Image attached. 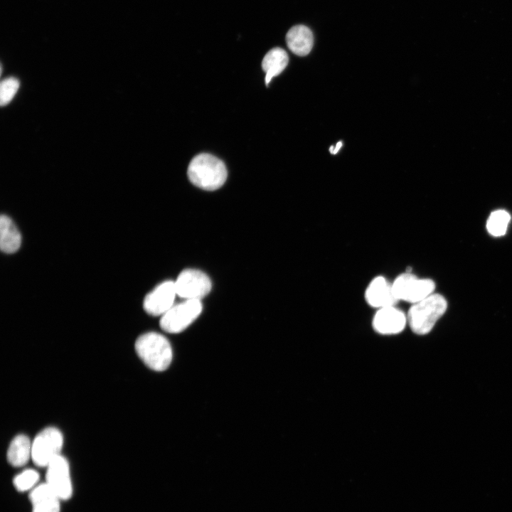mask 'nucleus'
Segmentation results:
<instances>
[{
  "instance_id": "obj_20",
  "label": "nucleus",
  "mask_w": 512,
  "mask_h": 512,
  "mask_svg": "<svg viewBox=\"0 0 512 512\" xmlns=\"http://www.w3.org/2000/svg\"><path fill=\"white\" fill-rule=\"evenodd\" d=\"M342 144H343L342 142H341V141L338 142L335 146H331L329 148V151L332 154H336L338 151V150L341 148Z\"/></svg>"
},
{
  "instance_id": "obj_6",
  "label": "nucleus",
  "mask_w": 512,
  "mask_h": 512,
  "mask_svg": "<svg viewBox=\"0 0 512 512\" xmlns=\"http://www.w3.org/2000/svg\"><path fill=\"white\" fill-rule=\"evenodd\" d=\"M201 311L202 304L200 300L184 299L161 316L160 326L170 334L181 332L200 315Z\"/></svg>"
},
{
  "instance_id": "obj_7",
  "label": "nucleus",
  "mask_w": 512,
  "mask_h": 512,
  "mask_svg": "<svg viewBox=\"0 0 512 512\" xmlns=\"http://www.w3.org/2000/svg\"><path fill=\"white\" fill-rule=\"evenodd\" d=\"M177 296L184 299L200 300L211 289V282L203 272L186 269L182 271L175 282Z\"/></svg>"
},
{
  "instance_id": "obj_9",
  "label": "nucleus",
  "mask_w": 512,
  "mask_h": 512,
  "mask_svg": "<svg viewBox=\"0 0 512 512\" xmlns=\"http://www.w3.org/2000/svg\"><path fill=\"white\" fill-rule=\"evenodd\" d=\"M176 296L175 282H164L146 296L144 309L150 315L161 316L174 305Z\"/></svg>"
},
{
  "instance_id": "obj_3",
  "label": "nucleus",
  "mask_w": 512,
  "mask_h": 512,
  "mask_svg": "<svg viewBox=\"0 0 512 512\" xmlns=\"http://www.w3.org/2000/svg\"><path fill=\"white\" fill-rule=\"evenodd\" d=\"M136 353L144 364L156 371L166 370L172 360V349L168 339L156 332L141 335L135 342Z\"/></svg>"
},
{
  "instance_id": "obj_2",
  "label": "nucleus",
  "mask_w": 512,
  "mask_h": 512,
  "mask_svg": "<svg viewBox=\"0 0 512 512\" xmlns=\"http://www.w3.org/2000/svg\"><path fill=\"white\" fill-rule=\"evenodd\" d=\"M447 302L439 294H432L412 304L407 313V324L417 335L431 331L438 319L445 313Z\"/></svg>"
},
{
  "instance_id": "obj_18",
  "label": "nucleus",
  "mask_w": 512,
  "mask_h": 512,
  "mask_svg": "<svg viewBox=\"0 0 512 512\" xmlns=\"http://www.w3.org/2000/svg\"><path fill=\"white\" fill-rule=\"evenodd\" d=\"M38 480V473L34 469H28L17 474L14 478L13 484L17 491L24 492L34 489Z\"/></svg>"
},
{
  "instance_id": "obj_19",
  "label": "nucleus",
  "mask_w": 512,
  "mask_h": 512,
  "mask_svg": "<svg viewBox=\"0 0 512 512\" xmlns=\"http://www.w3.org/2000/svg\"><path fill=\"white\" fill-rule=\"evenodd\" d=\"M20 82L18 79L11 77L1 81L0 85V102L1 106L9 104L16 94Z\"/></svg>"
},
{
  "instance_id": "obj_11",
  "label": "nucleus",
  "mask_w": 512,
  "mask_h": 512,
  "mask_svg": "<svg viewBox=\"0 0 512 512\" xmlns=\"http://www.w3.org/2000/svg\"><path fill=\"white\" fill-rule=\"evenodd\" d=\"M364 297L368 304L380 309L396 306L399 301L394 294L392 283L383 276L374 277L366 289Z\"/></svg>"
},
{
  "instance_id": "obj_13",
  "label": "nucleus",
  "mask_w": 512,
  "mask_h": 512,
  "mask_svg": "<svg viewBox=\"0 0 512 512\" xmlns=\"http://www.w3.org/2000/svg\"><path fill=\"white\" fill-rule=\"evenodd\" d=\"M286 42L293 53L299 56H305L309 53L313 47V33L307 26L297 25L292 27L287 33Z\"/></svg>"
},
{
  "instance_id": "obj_10",
  "label": "nucleus",
  "mask_w": 512,
  "mask_h": 512,
  "mask_svg": "<svg viewBox=\"0 0 512 512\" xmlns=\"http://www.w3.org/2000/svg\"><path fill=\"white\" fill-rule=\"evenodd\" d=\"M407 324V314L395 306L378 309L372 320L374 331L383 335L398 334Z\"/></svg>"
},
{
  "instance_id": "obj_4",
  "label": "nucleus",
  "mask_w": 512,
  "mask_h": 512,
  "mask_svg": "<svg viewBox=\"0 0 512 512\" xmlns=\"http://www.w3.org/2000/svg\"><path fill=\"white\" fill-rule=\"evenodd\" d=\"M395 296L400 301L415 304L434 293L435 284L430 279H421L412 272L399 274L393 282Z\"/></svg>"
},
{
  "instance_id": "obj_16",
  "label": "nucleus",
  "mask_w": 512,
  "mask_h": 512,
  "mask_svg": "<svg viewBox=\"0 0 512 512\" xmlns=\"http://www.w3.org/2000/svg\"><path fill=\"white\" fill-rule=\"evenodd\" d=\"M288 62L287 53L281 48H274L266 53L262 62V67L265 72V84L267 86L272 78L278 75L284 70Z\"/></svg>"
},
{
  "instance_id": "obj_5",
  "label": "nucleus",
  "mask_w": 512,
  "mask_h": 512,
  "mask_svg": "<svg viewBox=\"0 0 512 512\" xmlns=\"http://www.w3.org/2000/svg\"><path fill=\"white\" fill-rule=\"evenodd\" d=\"M63 445L61 432L53 427L41 430L32 442L31 459L40 467H46L55 458L60 455Z\"/></svg>"
},
{
  "instance_id": "obj_1",
  "label": "nucleus",
  "mask_w": 512,
  "mask_h": 512,
  "mask_svg": "<svg viewBox=\"0 0 512 512\" xmlns=\"http://www.w3.org/2000/svg\"><path fill=\"white\" fill-rule=\"evenodd\" d=\"M187 174L193 185L206 191L219 188L227 178V169L223 161L213 155L204 153L193 158Z\"/></svg>"
},
{
  "instance_id": "obj_15",
  "label": "nucleus",
  "mask_w": 512,
  "mask_h": 512,
  "mask_svg": "<svg viewBox=\"0 0 512 512\" xmlns=\"http://www.w3.org/2000/svg\"><path fill=\"white\" fill-rule=\"evenodd\" d=\"M21 244V236L14 222L7 215L0 218V247L8 254L16 252Z\"/></svg>"
},
{
  "instance_id": "obj_8",
  "label": "nucleus",
  "mask_w": 512,
  "mask_h": 512,
  "mask_svg": "<svg viewBox=\"0 0 512 512\" xmlns=\"http://www.w3.org/2000/svg\"><path fill=\"white\" fill-rule=\"evenodd\" d=\"M48 486L61 500H68L73 495V486L68 460L61 454L46 466Z\"/></svg>"
},
{
  "instance_id": "obj_14",
  "label": "nucleus",
  "mask_w": 512,
  "mask_h": 512,
  "mask_svg": "<svg viewBox=\"0 0 512 512\" xmlns=\"http://www.w3.org/2000/svg\"><path fill=\"white\" fill-rule=\"evenodd\" d=\"M32 443L25 434L16 436L11 442L7 451V460L15 467L23 466L31 458Z\"/></svg>"
},
{
  "instance_id": "obj_17",
  "label": "nucleus",
  "mask_w": 512,
  "mask_h": 512,
  "mask_svg": "<svg viewBox=\"0 0 512 512\" xmlns=\"http://www.w3.org/2000/svg\"><path fill=\"white\" fill-rule=\"evenodd\" d=\"M511 220L510 214L504 210H497L492 212L486 222V229L493 236L503 235Z\"/></svg>"
},
{
  "instance_id": "obj_12",
  "label": "nucleus",
  "mask_w": 512,
  "mask_h": 512,
  "mask_svg": "<svg viewBox=\"0 0 512 512\" xmlns=\"http://www.w3.org/2000/svg\"><path fill=\"white\" fill-rule=\"evenodd\" d=\"M29 499L32 512H60V501L58 495L45 483L31 491Z\"/></svg>"
}]
</instances>
